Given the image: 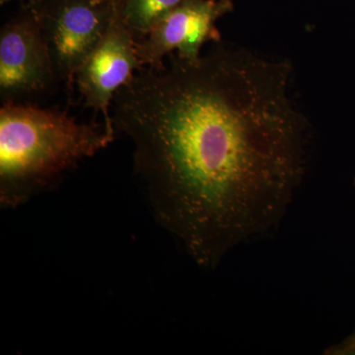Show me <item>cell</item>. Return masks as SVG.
Returning a JSON list of instances; mask_svg holds the SVG:
<instances>
[{"label":"cell","mask_w":355,"mask_h":355,"mask_svg":"<svg viewBox=\"0 0 355 355\" xmlns=\"http://www.w3.org/2000/svg\"><path fill=\"white\" fill-rule=\"evenodd\" d=\"M326 355H355V331L347 340L324 350Z\"/></svg>","instance_id":"obj_8"},{"label":"cell","mask_w":355,"mask_h":355,"mask_svg":"<svg viewBox=\"0 0 355 355\" xmlns=\"http://www.w3.org/2000/svg\"><path fill=\"white\" fill-rule=\"evenodd\" d=\"M135 41V34L121 17L119 2L108 29L76 74L77 88L86 106L102 114L104 125L116 135L111 116L114 96L144 67L137 57Z\"/></svg>","instance_id":"obj_6"},{"label":"cell","mask_w":355,"mask_h":355,"mask_svg":"<svg viewBox=\"0 0 355 355\" xmlns=\"http://www.w3.org/2000/svg\"><path fill=\"white\" fill-rule=\"evenodd\" d=\"M20 1L22 2L24 9H33L43 3L44 0H20Z\"/></svg>","instance_id":"obj_9"},{"label":"cell","mask_w":355,"mask_h":355,"mask_svg":"<svg viewBox=\"0 0 355 355\" xmlns=\"http://www.w3.org/2000/svg\"><path fill=\"white\" fill-rule=\"evenodd\" d=\"M184 0H120V12L135 36H146L166 14Z\"/></svg>","instance_id":"obj_7"},{"label":"cell","mask_w":355,"mask_h":355,"mask_svg":"<svg viewBox=\"0 0 355 355\" xmlns=\"http://www.w3.org/2000/svg\"><path fill=\"white\" fill-rule=\"evenodd\" d=\"M8 1V0H0V2H1V4L6 3V2Z\"/></svg>","instance_id":"obj_10"},{"label":"cell","mask_w":355,"mask_h":355,"mask_svg":"<svg viewBox=\"0 0 355 355\" xmlns=\"http://www.w3.org/2000/svg\"><path fill=\"white\" fill-rule=\"evenodd\" d=\"M48 44L31 9L0 31V96L2 103L24 102L57 81Z\"/></svg>","instance_id":"obj_4"},{"label":"cell","mask_w":355,"mask_h":355,"mask_svg":"<svg viewBox=\"0 0 355 355\" xmlns=\"http://www.w3.org/2000/svg\"><path fill=\"white\" fill-rule=\"evenodd\" d=\"M232 9V0H184L135 41L140 64L159 67L173 53L183 60H198L205 44L221 41L216 22Z\"/></svg>","instance_id":"obj_5"},{"label":"cell","mask_w":355,"mask_h":355,"mask_svg":"<svg viewBox=\"0 0 355 355\" xmlns=\"http://www.w3.org/2000/svg\"><path fill=\"white\" fill-rule=\"evenodd\" d=\"M293 81L288 58L220 41L141 67L114 96L154 217L203 268L277 227L304 180L312 128Z\"/></svg>","instance_id":"obj_1"},{"label":"cell","mask_w":355,"mask_h":355,"mask_svg":"<svg viewBox=\"0 0 355 355\" xmlns=\"http://www.w3.org/2000/svg\"><path fill=\"white\" fill-rule=\"evenodd\" d=\"M120 0H44L31 9L41 26L58 80L69 89L108 29Z\"/></svg>","instance_id":"obj_3"},{"label":"cell","mask_w":355,"mask_h":355,"mask_svg":"<svg viewBox=\"0 0 355 355\" xmlns=\"http://www.w3.org/2000/svg\"><path fill=\"white\" fill-rule=\"evenodd\" d=\"M106 125L25 102L0 109V205L16 209L114 141Z\"/></svg>","instance_id":"obj_2"}]
</instances>
